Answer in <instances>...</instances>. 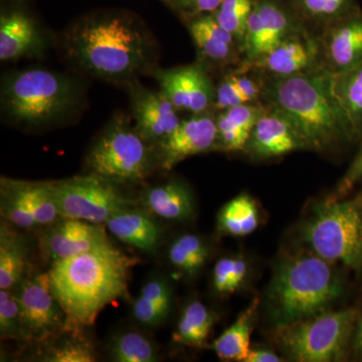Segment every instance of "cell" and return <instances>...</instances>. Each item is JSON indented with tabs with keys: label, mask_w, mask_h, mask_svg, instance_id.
<instances>
[{
	"label": "cell",
	"mask_w": 362,
	"mask_h": 362,
	"mask_svg": "<svg viewBox=\"0 0 362 362\" xmlns=\"http://www.w3.org/2000/svg\"><path fill=\"white\" fill-rule=\"evenodd\" d=\"M209 247L204 240L194 233L181 235L171 243L168 259L171 265L187 277H194L206 263Z\"/></svg>",
	"instance_id": "obj_28"
},
{
	"label": "cell",
	"mask_w": 362,
	"mask_h": 362,
	"mask_svg": "<svg viewBox=\"0 0 362 362\" xmlns=\"http://www.w3.org/2000/svg\"><path fill=\"white\" fill-rule=\"evenodd\" d=\"M345 0H302L309 13L317 16H332L341 9Z\"/></svg>",
	"instance_id": "obj_41"
},
{
	"label": "cell",
	"mask_w": 362,
	"mask_h": 362,
	"mask_svg": "<svg viewBox=\"0 0 362 362\" xmlns=\"http://www.w3.org/2000/svg\"><path fill=\"white\" fill-rule=\"evenodd\" d=\"M245 45L247 54L252 59H259L266 54V32L262 23L258 9L254 11L247 21L246 35H245Z\"/></svg>",
	"instance_id": "obj_37"
},
{
	"label": "cell",
	"mask_w": 362,
	"mask_h": 362,
	"mask_svg": "<svg viewBox=\"0 0 362 362\" xmlns=\"http://www.w3.org/2000/svg\"><path fill=\"white\" fill-rule=\"evenodd\" d=\"M214 323L213 312L201 301H192L183 309L173 340L189 347H202Z\"/></svg>",
	"instance_id": "obj_26"
},
{
	"label": "cell",
	"mask_w": 362,
	"mask_h": 362,
	"mask_svg": "<svg viewBox=\"0 0 362 362\" xmlns=\"http://www.w3.org/2000/svg\"><path fill=\"white\" fill-rule=\"evenodd\" d=\"M28 190L37 226H47L62 218L52 182H28Z\"/></svg>",
	"instance_id": "obj_32"
},
{
	"label": "cell",
	"mask_w": 362,
	"mask_h": 362,
	"mask_svg": "<svg viewBox=\"0 0 362 362\" xmlns=\"http://www.w3.org/2000/svg\"><path fill=\"white\" fill-rule=\"evenodd\" d=\"M74 99L75 90L68 78L42 69L21 71L4 92L9 115L32 125L54 120L70 108Z\"/></svg>",
	"instance_id": "obj_7"
},
{
	"label": "cell",
	"mask_w": 362,
	"mask_h": 362,
	"mask_svg": "<svg viewBox=\"0 0 362 362\" xmlns=\"http://www.w3.org/2000/svg\"><path fill=\"white\" fill-rule=\"evenodd\" d=\"M16 288L25 341H45L64 331L66 314L52 291L49 272L25 275Z\"/></svg>",
	"instance_id": "obj_10"
},
{
	"label": "cell",
	"mask_w": 362,
	"mask_h": 362,
	"mask_svg": "<svg viewBox=\"0 0 362 362\" xmlns=\"http://www.w3.org/2000/svg\"><path fill=\"white\" fill-rule=\"evenodd\" d=\"M52 188L62 218L103 225L114 214L133 206L116 182L94 173L52 182Z\"/></svg>",
	"instance_id": "obj_9"
},
{
	"label": "cell",
	"mask_w": 362,
	"mask_h": 362,
	"mask_svg": "<svg viewBox=\"0 0 362 362\" xmlns=\"http://www.w3.org/2000/svg\"><path fill=\"white\" fill-rule=\"evenodd\" d=\"M312 252L330 263L362 270V199L317 202L300 226Z\"/></svg>",
	"instance_id": "obj_5"
},
{
	"label": "cell",
	"mask_w": 362,
	"mask_h": 362,
	"mask_svg": "<svg viewBox=\"0 0 362 362\" xmlns=\"http://www.w3.org/2000/svg\"><path fill=\"white\" fill-rule=\"evenodd\" d=\"M141 133L117 120L97 140L88 156L94 175L114 182H136L148 176L153 157Z\"/></svg>",
	"instance_id": "obj_8"
},
{
	"label": "cell",
	"mask_w": 362,
	"mask_h": 362,
	"mask_svg": "<svg viewBox=\"0 0 362 362\" xmlns=\"http://www.w3.org/2000/svg\"><path fill=\"white\" fill-rule=\"evenodd\" d=\"M283 359L275 352L265 349H255L250 350L245 362H281Z\"/></svg>",
	"instance_id": "obj_44"
},
{
	"label": "cell",
	"mask_w": 362,
	"mask_h": 362,
	"mask_svg": "<svg viewBox=\"0 0 362 362\" xmlns=\"http://www.w3.org/2000/svg\"><path fill=\"white\" fill-rule=\"evenodd\" d=\"M266 32V54L289 37L290 21L284 11L270 1L257 6Z\"/></svg>",
	"instance_id": "obj_33"
},
{
	"label": "cell",
	"mask_w": 362,
	"mask_h": 362,
	"mask_svg": "<svg viewBox=\"0 0 362 362\" xmlns=\"http://www.w3.org/2000/svg\"><path fill=\"white\" fill-rule=\"evenodd\" d=\"M69 44L83 68L107 80L132 78L148 63L146 35L120 16L86 21L71 33Z\"/></svg>",
	"instance_id": "obj_4"
},
{
	"label": "cell",
	"mask_w": 362,
	"mask_h": 362,
	"mask_svg": "<svg viewBox=\"0 0 362 362\" xmlns=\"http://www.w3.org/2000/svg\"><path fill=\"white\" fill-rule=\"evenodd\" d=\"M0 213L18 228H39L33 214L26 181L2 180Z\"/></svg>",
	"instance_id": "obj_25"
},
{
	"label": "cell",
	"mask_w": 362,
	"mask_h": 362,
	"mask_svg": "<svg viewBox=\"0 0 362 362\" xmlns=\"http://www.w3.org/2000/svg\"><path fill=\"white\" fill-rule=\"evenodd\" d=\"M233 83L239 88L240 93L246 97L247 101L256 99L259 94V88L255 81L247 77H240V76H232Z\"/></svg>",
	"instance_id": "obj_43"
},
{
	"label": "cell",
	"mask_w": 362,
	"mask_h": 362,
	"mask_svg": "<svg viewBox=\"0 0 362 362\" xmlns=\"http://www.w3.org/2000/svg\"><path fill=\"white\" fill-rule=\"evenodd\" d=\"M139 296L153 304L166 316L169 315L173 303V291L168 281L159 277L150 279L143 285Z\"/></svg>",
	"instance_id": "obj_38"
},
{
	"label": "cell",
	"mask_w": 362,
	"mask_h": 362,
	"mask_svg": "<svg viewBox=\"0 0 362 362\" xmlns=\"http://www.w3.org/2000/svg\"><path fill=\"white\" fill-rule=\"evenodd\" d=\"M358 316L354 308L324 311L279 330L281 347L293 361H343Z\"/></svg>",
	"instance_id": "obj_6"
},
{
	"label": "cell",
	"mask_w": 362,
	"mask_h": 362,
	"mask_svg": "<svg viewBox=\"0 0 362 362\" xmlns=\"http://www.w3.org/2000/svg\"><path fill=\"white\" fill-rule=\"evenodd\" d=\"M190 33L199 49L214 61H223L232 54L235 37L216 18L206 16L190 25Z\"/></svg>",
	"instance_id": "obj_27"
},
{
	"label": "cell",
	"mask_w": 362,
	"mask_h": 362,
	"mask_svg": "<svg viewBox=\"0 0 362 362\" xmlns=\"http://www.w3.org/2000/svg\"><path fill=\"white\" fill-rule=\"evenodd\" d=\"M306 149L308 145L295 126L273 107L252 128L244 150L254 158L270 159Z\"/></svg>",
	"instance_id": "obj_12"
},
{
	"label": "cell",
	"mask_w": 362,
	"mask_h": 362,
	"mask_svg": "<svg viewBox=\"0 0 362 362\" xmlns=\"http://www.w3.org/2000/svg\"><path fill=\"white\" fill-rule=\"evenodd\" d=\"M0 337L1 339L25 340L20 306L11 290H0Z\"/></svg>",
	"instance_id": "obj_35"
},
{
	"label": "cell",
	"mask_w": 362,
	"mask_h": 362,
	"mask_svg": "<svg viewBox=\"0 0 362 362\" xmlns=\"http://www.w3.org/2000/svg\"><path fill=\"white\" fill-rule=\"evenodd\" d=\"M28 246L25 238L1 223L0 230V289L13 290L25 277Z\"/></svg>",
	"instance_id": "obj_21"
},
{
	"label": "cell",
	"mask_w": 362,
	"mask_h": 362,
	"mask_svg": "<svg viewBox=\"0 0 362 362\" xmlns=\"http://www.w3.org/2000/svg\"><path fill=\"white\" fill-rule=\"evenodd\" d=\"M254 8L252 0H223L214 18L235 39L244 40Z\"/></svg>",
	"instance_id": "obj_31"
},
{
	"label": "cell",
	"mask_w": 362,
	"mask_h": 362,
	"mask_svg": "<svg viewBox=\"0 0 362 362\" xmlns=\"http://www.w3.org/2000/svg\"><path fill=\"white\" fill-rule=\"evenodd\" d=\"M45 228L40 247L52 264L110 242L101 225L75 218H62Z\"/></svg>",
	"instance_id": "obj_11"
},
{
	"label": "cell",
	"mask_w": 362,
	"mask_h": 362,
	"mask_svg": "<svg viewBox=\"0 0 362 362\" xmlns=\"http://www.w3.org/2000/svg\"><path fill=\"white\" fill-rule=\"evenodd\" d=\"M137 257L110 242L52 264V291L66 314L64 331L78 335L96 321L107 306L127 294Z\"/></svg>",
	"instance_id": "obj_1"
},
{
	"label": "cell",
	"mask_w": 362,
	"mask_h": 362,
	"mask_svg": "<svg viewBox=\"0 0 362 362\" xmlns=\"http://www.w3.org/2000/svg\"><path fill=\"white\" fill-rule=\"evenodd\" d=\"M259 299L240 312L235 322L214 340L213 350L221 361H246L251 350V337L258 311Z\"/></svg>",
	"instance_id": "obj_20"
},
{
	"label": "cell",
	"mask_w": 362,
	"mask_h": 362,
	"mask_svg": "<svg viewBox=\"0 0 362 362\" xmlns=\"http://www.w3.org/2000/svg\"><path fill=\"white\" fill-rule=\"evenodd\" d=\"M62 340L47 350L42 361L49 362H93L96 361L94 346L78 335Z\"/></svg>",
	"instance_id": "obj_34"
},
{
	"label": "cell",
	"mask_w": 362,
	"mask_h": 362,
	"mask_svg": "<svg viewBox=\"0 0 362 362\" xmlns=\"http://www.w3.org/2000/svg\"><path fill=\"white\" fill-rule=\"evenodd\" d=\"M343 284L332 263L311 254L279 262L268 292L267 310L279 330L329 310L341 297Z\"/></svg>",
	"instance_id": "obj_3"
},
{
	"label": "cell",
	"mask_w": 362,
	"mask_h": 362,
	"mask_svg": "<svg viewBox=\"0 0 362 362\" xmlns=\"http://www.w3.org/2000/svg\"><path fill=\"white\" fill-rule=\"evenodd\" d=\"M39 33L25 14L13 13L0 20V59L13 61L33 52L39 45Z\"/></svg>",
	"instance_id": "obj_22"
},
{
	"label": "cell",
	"mask_w": 362,
	"mask_h": 362,
	"mask_svg": "<svg viewBox=\"0 0 362 362\" xmlns=\"http://www.w3.org/2000/svg\"><path fill=\"white\" fill-rule=\"evenodd\" d=\"M249 103L246 97L240 93L239 88L233 83L232 77L221 82L216 90V106L220 109H230L239 105Z\"/></svg>",
	"instance_id": "obj_40"
},
{
	"label": "cell",
	"mask_w": 362,
	"mask_h": 362,
	"mask_svg": "<svg viewBox=\"0 0 362 362\" xmlns=\"http://www.w3.org/2000/svg\"><path fill=\"white\" fill-rule=\"evenodd\" d=\"M138 131L145 139L162 141L178 127L177 109L163 92H140L134 100Z\"/></svg>",
	"instance_id": "obj_16"
},
{
	"label": "cell",
	"mask_w": 362,
	"mask_h": 362,
	"mask_svg": "<svg viewBox=\"0 0 362 362\" xmlns=\"http://www.w3.org/2000/svg\"><path fill=\"white\" fill-rule=\"evenodd\" d=\"M326 52L332 73L362 64V18H354L332 28L326 40Z\"/></svg>",
	"instance_id": "obj_19"
},
{
	"label": "cell",
	"mask_w": 362,
	"mask_h": 362,
	"mask_svg": "<svg viewBox=\"0 0 362 362\" xmlns=\"http://www.w3.org/2000/svg\"><path fill=\"white\" fill-rule=\"evenodd\" d=\"M331 89L349 119L354 135L362 133V64L349 70L330 71Z\"/></svg>",
	"instance_id": "obj_23"
},
{
	"label": "cell",
	"mask_w": 362,
	"mask_h": 362,
	"mask_svg": "<svg viewBox=\"0 0 362 362\" xmlns=\"http://www.w3.org/2000/svg\"><path fill=\"white\" fill-rule=\"evenodd\" d=\"M315 58L313 44L302 37L289 35L259 61V65L276 77H288L308 71Z\"/></svg>",
	"instance_id": "obj_18"
},
{
	"label": "cell",
	"mask_w": 362,
	"mask_h": 362,
	"mask_svg": "<svg viewBox=\"0 0 362 362\" xmlns=\"http://www.w3.org/2000/svg\"><path fill=\"white\" fill-rule=\"evenodd\" d=\"M199 11H214L218 9L223 0H188Z\"/></svg>",
	"instance_id": "obj_46"
},
{
	"label": "cell",
	"mask_w": 362,
	"mask_h": 362,
	"mask_svg": "<svg viewBox=\"0 0 362 362\" xmlns=\"http://www.w3.org/2000/svg\"><path fill=\"white\" fill-rule=\"evenodd\" d=\"M142 202L150 214L163 220L187 221L195 211L194 195L180 181H169L148 188L143 194Z\"/></svg>",
	"instance_id": "obj_17"
},
{
	"label": "cell",
	"mask_w": 362,
	"mask_h": 362,
	"mask_svg": "<svg viewBox=\"0 0 362 362\" xmlns=\"http://www.w3.org/2000/svg\"><path fill=\"white\" fill-rule=\"evenodd\" d=\"M249 264L242 256L225 257L216 262L213 272V286L221 295L233 294L246 282Z\"/></svg>",
	"instance_id": "obj_30"
},
{
	"label": "cell",
	"mask_w": 362,
	"mask_h": 362,
	"mask_svg": "<svg viewBox=\"0 0 362 362\" xmlns=\"http://www.w3.org/2000/svg\"><path fill=\"white\" fill-rule=\"evenodd\" d=\"M218 143L226 151L244 150L251 132L232 122L225 113H221L216 120Z\"/></svg>",
	"instance_id": "obj_36"
},
{
	"label": "cell",
	"mask_w": 362,
	"mask_h": 362,
	"mask_svg": "<svg viewBox=\"0 0 362 362\" xmlns=\"http://www.w3.org/2000/svg\"><path fill=\"white\" fill-rule=\"evenodd\" d=\"M223 113L232 122L251 132L265 111L259 107L246 103L226 109Z\"/></svg>",
	"instance_id": "obj_39"
},
{
	"label": "cell",
	"mask_w": 362,
	"mask_h": 362,
	"mask_svg": "<svg viewBox=\"0 0 362 362\" xmlns=\"http://www.w3.org/2000/svg\"><path fill=\"white\" fill-rule=\"evenodd\" d=\"M162 92L177 110L199 114L213 99V89L206 74L197 66H188L160 74Z\"/></svg>",
	"instance_id": "obj_14"
},
{
	"label": "cell",
	"mask_w": 362,
	"mask_h": 362,
	"mask_svg": "<svg viewBox=\"0 0 362 362\" xmlns=\"http://www.w3.org/2000/svg\"><path fill=\"white\" fill-rule=\"evenodd\" d=\"M272 107L284 114L308 148L329 151L356 137L331 89L330 71L276 77L267 87Z\"/></svg>",
	"instance_id": "obj_2"
},
{
	"label": "cell",
	"mask_w": 362,
	"mask_h": 362,
	"mask_svg": "<svg viewBox=\"0 0 362 362\" xmlns=\"http://www.w3.org/2000/svg\"><path fill=\"white\" fill-rule=\"evenodd\" d=\"M109 354L117 362H154L158 359L151 340L135 330L123 331L112 338Z\"/></svg>",
	"instance_id": "obj_29"
},
{
	"label": "cell",
	"mask_w": 362,
	"mask_h": 362,
	"mask_svg": "<svg viewBox=\"0 0 362 362\" xmlns=\"http://www.w3.org/2000/svg\"><path fill=\"white\" fill-rule=\"evenodd\" d=\"M362 180V147L356 158L352 162L351 165L343 176L338 185V194L344 195L354 188L357 182Z\"/></svg>",
	"instance_id": "obj_42"
},
{
	"label": "cell",
	"mask_w": 362,
	"mask_h": 362,
	"mask_svg": "<svg viewBox=\"0 0 362 362\" xmlns=\"http://www.w3.org/2000/svg\"><path fill=\"white\" fill-rule=\"evenodd\" d=\"M159 143L162 168L171 169L188 157L213 148L218 143L216 121L209 116L181 121L178 127Z\"/></svg>",
	"instance_id": "obj_13"
},
{
	"label": "cell",
	"mask_w": 362,
	"mask_h": 362,
	"mask_svg": "<svg viewBox=\"0 0 362 362\" xmlns=\"http://www.w3.org/2000/svg\"><path fill=\"white\" fill-rule=\"evenodd\" d=\"M106 226L117 240L145 254H156L160 245V226L147 209L127 207L114 214Z\"/></svg>",
	"instance_id": "obj_15"
},
{
	"label": "cell",
	"mask_w": 362,
	"mask_h": 362,
	"mask_svg": "<svg viewBox=\"0 0 362 362\" xmlns=\"http://www.w3.org/2000/svg\"><path fill=\"white\" fill-rule=\"evenodd\" d=\"M259 221L258 204L251 195L243 194L221 207L216 226L221 235L243 238L254 233Z\"/></svg>",
	"instance_id": "obj_24"
},
{
	"label": "cell",
	"mask_w": 362,
	"mask_h": 362,
	"mask_svg": "<svg viewBox=\"0 0 362 362\" xmlns=\"http://www.w3.org/2000/svg\"><path fill=\"white\" fill-rule=\"evenodd\" d=\"M352 350L357 356V358L362 361V314L358 316L354 329V337H352Z\"/></svg>",
	"instance_id": "obj_45"
}]
</instances>
